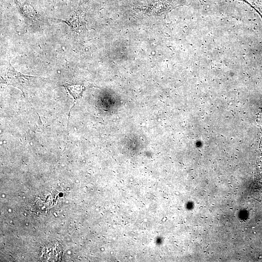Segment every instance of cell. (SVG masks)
I'll list each match as a JSON object with an SVG mask.
<instances>
[{
	"label": "cell",
	"instance_id": "obj_1",
	"mask_svg": "<svg viewBox=\"0 0 262 262\" xmlns=\"http://www.w3.org/2000/svg\"><path fill=\"white\" fill-rule=\"evenodd\" d=\"M6 77L10 84L17 87H21L23 81H26L32 78V77L25 76L17 71L11 66L10 64L8 67V71L6 73Z\"/></svg>",
	"mask_w": 262,
	"mask_h": 262
},
{
	"label": "cell",
	"instance_id": "obj_2",
	"mask_svg": "<svg viewBox=\"0 0 262 262\" xmlns=\"http://www.w3.org/2000/svg\"><path fill=\"white\" fill-rule=\"evenodd\" d=\"M69 25L73 30L79 32L83 28L84 21L80 13H75L68 20L63 21Z\"/></svg>",
	"mask_w": 262,
	"mask_h": 262
}]
</instances>
